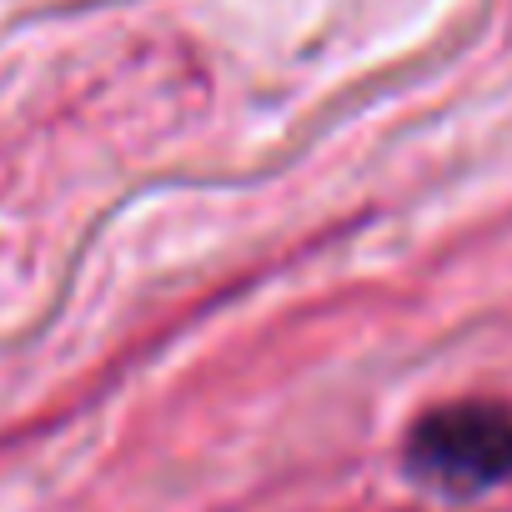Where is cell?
Returning <instances> with one entry per match:
<instances>
[{
  "label": "cell",
  "instance_id": "6da1fadb",
  "mask_svg": "<svg viewBox=\"0 0 512 512\" xmlns=\"http://www.w3.org/2000/svg\"><path fill=\"white\" fill-rule=\"evenodd\" d=\"M412 467L437 482L487 487L512 477V412L497 402H452L417 422Z\"/></svg>",
  "mask_w": 512,
  "mask_h": 512
}]
</instances>
